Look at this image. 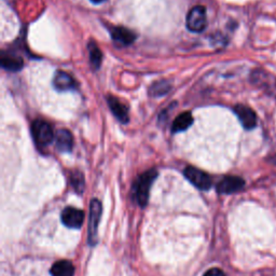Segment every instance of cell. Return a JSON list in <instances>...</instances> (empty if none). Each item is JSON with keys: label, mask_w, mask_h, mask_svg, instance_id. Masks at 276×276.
<instances>
[{"label": "cell", "mask_w": 276, "mask_h": 276, "mask_svg": "<svg viewBox=\"0 0 276 276\" xmlns=\"http://www.w3.org/2000/svg\"><path fill=\"white\" fill-rule=\"evenodd\" d=\"M157 176V172L155 170H149L141 174L135 181L133 186V193L137 203L141 207H145L148 204L149 193H150V189Z\"/></svg>", "instance_id": "obj_1"}, {"label": "cell", "mask_w": 276, "mask_h": 276, "mask_svg": "<svg viewBox=\"0 0 276 276\" xmlns=\"http://www.w3.org/2000/svg\"><path fill=\"white\" fill-rule=\"evenodd\" d=\"M31 133H33L34 140L39 149H44L50 146L54 139L51 125L42 119H37L33 122Z\"/></svg>", "instance_id": "obj_2"}, {"label": "cell", "mask_w": 276, "mask_h": 276, "mask_svg": "<svg viewBox=\"0 0 276 276\" xmlns=\"http://www.w3.org/2000/svg\"><path fill=\"white\" fill-rule=\"evenodd\" d=\"M207 26L206 10L203 6H195L187 15V27L192 33H201Z\"/></svg>", "instance_id": "obj_3"}, {"label": "cell", "mask_w": 276, "mask_h": 276, "mask_svg": "<svg viewBox=\"0 0 276 276\" xmlns=\"http://www.w3.org/2000/svg\"><path fill=\"white\" fill-rule=\"evenodd\" d=\"M101 203L98 200H92L90 205V217H89V235L88 240L90 245H95L97 243L98 225L101 217Z\"/></svg>", "instance_id": "obj_4"}, {"label": "cell", "mask_w": 276, "mask_h": 276, "mask_svg": "<svg viewBox=\"0 0 276 276\" xmlns=\"http://www.w3.org/2000/svg\"><path fill=\"white\" fill-rule=\"evenodd\" d=\"M184 173H185L186 178L190 181L193 186L200 189V190H204V191L208 190V189L211 187V184H212L211 178L203 171L192 167H188Z\"/></svg>", "instance_id": "obj_5"}, {"label": "cell", "mask_w": 276, "mask_h": 276, "mask_svg": "<svg viewBox=\"0 0 276 276\" xmlns=\"http://www.w3.org/2000/svg\"><path fill=\"white\" fill-rule=\"evenodd\" d=\"M234 113L238 116L240 122L246 130H252L257 125V117L254 110L245 105H236Z\"/></svg>", "instance_id": "obj_6"}, {"label": "cell", "mask_w": 276, "mask_h": 276, "mask_svg": "<svg viewBox=\"0 0 276 276\" xmlns=\"http://www.w3.org/2000/svg\"><path fill=\"white\" fill-rule=\"evenodd\" d=\"M245 186V181L236 176H228L222 179L217 185V191L222 194H231L238 192Z\"/></svg>", "instance_id": "obj_7"}, {"label": "cell", "mask_w": 276, "mask_h": 276, "mask_svg": "<svg viewBox=\"0 0 276 276\" xmlns=\"http://www.w3.org/2000/svg\"><path fill=\"white\" fill-rule=\"evenodd\" d=\"M62 222L66 227L78 229L84 222V212L74 207H66L62 212Z\"/></svg>", "instance_id": "obj_8"}, {"label": "cell", "mask_w": 276, "mask_h": 276, "mask_svg": "<svg viewBox=\"0 0 276 276\" xmlns=\"http://www.w3.org/2000/svg\"><path fill=\"white\" fill-rule=\"evenodd\" d=\"M110 33H112L113 40L123 46L132 44L136 39V34L125 27H114Z\"/></svg>", "instance_id": "obj_9"}, {"label": "cell", "mask_w": 276, "mask_h": 276, "mask_svg": "<svg viewBox=\"0 0 276 276\" xmlns=\"http://www.w3.org/2000/svg\"><path fill=\"white\" fill-rule=\"evenodd\" d=\"M108 105L110 107L113 114L116 116L118 120L122 123H128L129 122V110L122 101H120L115 96H108L107 97Z\"/></svg>", "instance_id": "obj_10"}, {"label": "cell", "mask_w": 276, "mask_h": 276, "mask_svg": "<svg viewBox=\"0 0 276 276\" xmlns=\"http://www.w3.org/2000/svg\"><path fill=\"white\" fill-rule=\"evenodd\" d=\"M58 150L61 152H70L74 146V137L68 130H59L55 137Z\"/></svg>", "instance_id": "obj_11"}, {"label": "cell", "mask_w": 276, "mask_h": 276, "mask_svg": "<svg viewBox=\"0 0 276 276\" xmlns=\"http://www.w3.org/2000/svg\"><path fill=\"white\" fill-rule=\"evenodd\" d=\"M54 88L59 91H69L76 88L75 79L65 72H58L53 79Z\"/></svg>", "instance_id": "obj_12"}, {"label": "cell", "mask_w": 276, "mask_h": 276, "mask_svg": "<svg viewBox=\"0 0 276 276\" xmlns=\"http://www.w3.org/2000/svg\"><path fill=\"white\" fill-rule=\"evenodd\" d=\"M2 65L5 69L9 70V72H19V70L23 68L24 63H23V60L20 57H17V55L3 53Z\"/></svg>", "instance_id": "obj_13"}, {"label": "cell", "mask_w": 276, "mask_h": 276, "mask_svg": "<svg viewBox=\"0 0 276 276\" xmlns=\"http://www.w3.org/2000/svg\"><path fill=\"white\" fill-rule=\"evenodd\" d=\"M192 123H193V118H192L191 113H189V112L183 113L176 118L174 123H173L172 132L173 133L184 132L190 128Z\"/></svg>", "instance_id": "obj_14"}, {"label": "cell", "mask_w": 276, "mask_h": 276, "mask_svg": "<svg viewBox=\"0 0 276 276\" xmlns=\"http://www.w3.org/2000/svg\"><path fill=\"white\" fill-rule=\"evenodd\" d=\"M75 267L72 262L66 261V260H61L57 263H54L51 269L52 276H74Z\"/></svg>", "instance_id": "obj_15"}, {"label": "cell", "mask_w": 276, "mask_h": 276, "mask_svg": "<svg viewBox=\"0 0 276 276\" xmlns=\"http://www.w3.org/2000/svg\"><path fill=\"white\" fill-rule=\"evenodd\" d=\"M89 48V54H90V61L91 64L94 68H99L101 61H102V54L101 51L99 50V48L97 46V44L94 41H90L88 44Z\"/></svg>", "instance_id": "obj_16"}, {"label": "cell", "mask_w": 276, "mask_h": 276, "mask_svg": "<svg viewBox=\"0 0 276 276\" xmlns=\"http://www.w3.org/2000/svg\"><path fill=\"white\" fill-rule=\"evenodd\" d=\"M171 90V84L168 81H157L151 85V88L149 89V93L153 97H160L163 96L164 94L169 93Z\"/></svg>", "instance_id": "obj_17"}, {"label": "cell", "mask_w": 276, "mask_h": 276, "mask_svg": "<svg viewBox=\"0 0 276 276\" xmlns=\"http://www.w3.org/2000/svg\"><path fill=\"white\" fill-rule=\"evenodd\" d=\"M70 184H72L76 192L82 193L84 190V187H85L84 177L82 175V173L78 172V171L73 172L72 174H70Z\"/></svg>", "instance_id": "obj_18"}, {"label": "cell", "mask_w": 276, "mask_h": 276, "mask_svg": "<svg viewBox=\"0 0 276 276\" xmlns=\"http://www.w3.org/2000/svg\"><path fill=\"white\" fill-rule=\"evenodd\" d=\"M203 276H226V274L217 267H212V269L208 270Z\"/></svg>", "instance_id": "obj_19"}, {"label": "cell", "mask_w": 276, "mask_h": 276, "mask_svg": "<svg viewBox=\"0 0 276 276\" xmlns=\"http://www.w3.org/2000/svg\"><path fill=\"white\" fill-rule=\"evenodd\" d=\"M91 2L93 3V4H100V3H102V2H105V0H91Z\"/></svg>", "instance_id": "obj_20"}]
</instances>
